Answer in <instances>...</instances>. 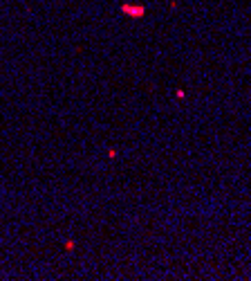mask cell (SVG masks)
<instances>
[{
  "instance_id": "6da1fadb",
  "label": "cell",
  "mask_w": 251,
  "mask_h": 281,
  "mask_svg": "<svg viewBox=\"0 0 251 281\" xmlns=\"http://www.w3.org/2000/svg\"><path fill=\"white\" fill-rule=\"evenodd\" d=\"M121 12L130 18H141L146 14V7H141V5H123Z\"/></svg>"
}]
</instances>
